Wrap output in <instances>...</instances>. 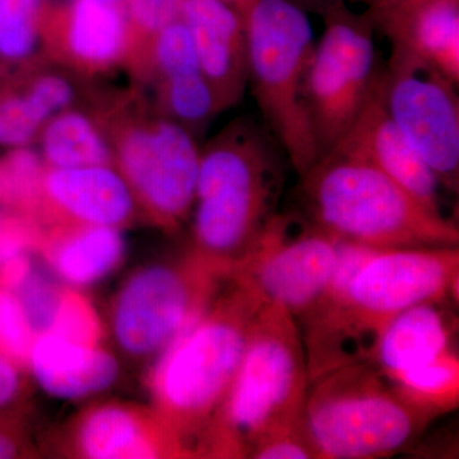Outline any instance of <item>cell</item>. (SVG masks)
I'll return each mask as SVG.
<instances>
[{"label": "cell", "mask_w": 459, "mask_h": 459, "mask_svg": "<svg viewBox=\"0 0 459 459\" xmlns=\"http://www.w3.org/2000/svg\"><path fill=\"white\" fill-rule=\"evenodd\" d=\"M35 338L16 295L0 285V352L13 362H27Z\"/></svg>", "instance_id": "obj_30"}, {"label": "cell", "mask_w": 459, "mask_h": 459, "mask_svg": "<svg viewBox=\"0 0 459 459\" xmlns=\"http://www.w3.org/2000/svg\"><path fill=\"white\" fill-rule=\"evenodd\" d=\"M45 36L62 41L74 65L92 71L117 65L133 41L122 5L99 0L53 3Z\"/></svg>", "instance_id": "obj_15"}, {"label": "cell", "mask_w": 459, "mask_h": 459, "mask_svg": "<svg viewBox=\"0 0 459 459\" xmlns=\"http://www.w3.org/2000/svg\"><path fill=\"white\" fill-rule=\"evenodd\" d=\"M51 0H0V57L7 63L30 59L44 40Z\"/></svg>", "instance_id": "obj_25"}, {"label": "cell", "mask_w": 459, "mask_h": 459, "mask_svg": "<svg viewBox=\"0 0 459 459\" xmlns=\"http://www.w3.org/2000/svg\"><path fill=\"white\" fill-rule=\"evenodd\" d=\"M444 303H422L401 313L383 332L369 361L392 377L452 350L455 327Z\"/></svg>", "instance_id": "obj_19"}, {"label": "cell", "mask_w": 459, "mask_h": 459, "mask_svg": "<svg viewBox=\"0 0 459 459\" xmlns=\"http://www.w3.org/2000/svg\"><path fill=\"white\" fill-rule=\"evenodd\" d=\"M340 247L303 213L277 212L230 277L298 322L325 298Z\"/></svg>", "instance_id": "obj_9"}, {"label": "cell", "mask_w": 459, "mask_h": 459, "mask_svg": "<svg viewBox=\"0 0 459 459\" xmlns=\"http://www.w3.org/2000/svg\"><path fill=\"white\" fill-rule=\"evenodd\" d=\"M386 377L402 397L435 419L458 407L459 359L453 349Z\"/></svg>", "instance_id": "obj_23"}, {"label": "cell", "mask_w": 459, "mask_h": 459, "mask_svg": "<svg viewBox=\"0 0 459 459\" xmlns=\"http://www.w3.org/2000/svg\"><path fill=\"white\" fill-rule=\"evenodd\" d=\"M20 388L18 377L13 361L0 352V407L13 400Z\"/></svg>", "instance_id": "obj_36"}, {"label": "cell", "mask_w": 459, "mask_h": 459, "mask_svg": "<svg viewBox=\"0 0 459 459\" xmlns=\"http://www.w3.org/2000/svg\"><path fill=\"white\" fill-rule=\"evenodd\" d=\"M289 2H291L296 7L303 9L304 12H314L320 16H325L329 12L344 5V0H289Z\"/></svg>", "instance_id": "obj_37"}, {"label": "cell", "mask_w": 459, "mask_h": 459, "mask_svg": "<svg viewBox=\"0 0 459 459\" xmlns=\"http://www.w3.org/2000/svg\"><path fill=\"white\" fill-rule=\"evenodd\" d=\"M45 169L27 147L13 148L0 160V204L32 207L41 198Z\"/></svg>", "instance_id": "obj_27"}, {"label": "cell", "mask_w": 459, "mask_h": 459, "mask_svg": "<svg viewBox=\"0 0 459 459\" xmlns=\"http://www.w3.org/2000/svg\"><path fill=\"white\" fill-rule=\"evenodd\" d=\"M157 84L162 117L184 126L192 134L220 113L213 91L199 71L165 78L157 81Z\"/></svg>", "instance_id": "obj_24"}, {"label": "cell", "mask_w": 459, "mask_h": 459, "mask_svg": "<svg viewBox=\"0 0 459 459\" xmlns=\"http://www.w3.org/2000/svg\"><path fill=\"white\" fill-rule=\"evenodd\" d=\"M16 455V446L11 439L0 434V459L11 458Z\"/></svg>", "instance_id": "obj_40"}, {"label": "cell", "mask_w": 459, "mask_h": 459, "mask_svg": "<svg viewBox=\"0 0 459 459\" xmlns=\"http://www.w3.org/2000/svg\"><path fill=\"white\" fill-rule=\"evenodd\" d=\"M222 295L161 352L152 392L162 424L181 448L204 437L237 376L247 334L263 301L230 277Z\"/></svg>", "instance_id": "obj_5"}, {"label": "cell", "mask_w": 459, "mask_h": 459, "mask_svg": "<svg viewBox=\"0 0 459 459\" xmlns=\"http://www.w3.org/2000/svg\"><path fill=\"white\" fill-rule=\"evenodd\" d=\"M368 2L370 4L369 11H380V9L400 7L413 0H368Z\"/></svg>", "instance_id": "obj_38"}, {"label": "cell", "mask_w": 459, "mask_h": 459, "mask_svg": "<svg viewBox=\"0 0 459 459\" xmlns=\"http://www.w3.org/2000/svg\"><path fill=\"white\" fill-rule=\"evenodd\" d=\"M455 86L427 60L392 44L382 75L386 110L451 193H457L459 181V101Z\"/></svg>", "instance_id": "obj_11"}, {"label": "cell", "mask_w": 459, "mask_h": 459, "mask_svg": "<svg viewBox=\"0 0 459 459\" xmlns=\"http://www.w3.org/2000/svg\"><path fill=\"white\" fill-rule=\"evenodd\" d=\"M78 446L84 457L92 459L156 458L165 446L178 453L174 444L156 437L137 413L115 404L99 407L84 418Z\"/></svg>", "instance_id": "obj_20"}, {"label": "cell", "mask_w": 459, "mask_h": 459, "mask_svg": "<svg viewBox=\"0 0 459 459\" xmlns=\"http://www.w3.org/2000/svg\"><path fill=\"white\" fill-rule=\"evenodd\" d=\"M289 164L282 144L253 117L217 134L199 159L193 255L230 276L279 212Z\"/></svg>", "instance_id": "obj_2"}, {"label": "cell", "mask_w": 459, "mask_h": 459, "mask_svg": "<svg viewBox=\"0 0 459 459\" xmlns=\"http://www.w3.org/2000/svg\"><path fill=\"white\" fill-rule=\"evenodd\" d=\"M246 23L247 84L262 122L301 177L318 160L305 102V81L316 48L309 18L289 0H256Z\"/></svg>", "instance_id": "obj_7"}, {"label": "cell", "mask_w": 459, "mask_h": 459, "mask_svg": "<svg viewBox=\"0 0 459 459\" xmlns=\"http://www.w3.org/2000/svg\"><path fill=\"white\" fill-rule=\"evenodd\" d=\"M27 362L41 388L65 400L99 394L113 385L119 374L110 353L53 333L36 336Z\"/></svg>", "instance_id": "obj_18"}, {"label": "cell", "mask_w": 459, "mask_h": 459, "mask_svg": "<svg viewBox=\"0 0 459 459\" xmlns=\"http://www.w3.org/2000/svg\"><path fill=\"white\" fill-rule=\"evenodd\" d=\"M99 2L108 3V4L123 5L126 0H99Z\"/></svg>", "instance_id": "obj_41"}, {"label": "cell", "mask_w": 459, "mask_h": 459, "mask_svg": "<svg viewBox=\"0 0 459 459\" xmlns=\"http://www.w3.org/2000/svg\"><path fill=\"white\" fill-rule=\"evenodd\" d=\"M114 160L133 195L165 228H177L195 205L201 151L195 135L162 115L129 124Z\"/></svg>", "instance_id": "obj_12"}, {"label": "cell", "mask_w": 459, "mask_h": 459, "mask_svg": "<svg viewBox=\"0 0 459 459\" xmlns=\"http://www.w3.org/2000/svg\"><path fill=\"white\" fill-rule=\"evenodd\" d=\"M309 385L300 328L285 307L263 304L246 351L202 446L219 457L249 458L256 444L298 427Z\"/></svg>", "instance_id": "obj_4"}, {"label": "cell", "mask_w": 459, "mask_h": 459, "mask_svg": "<svg viewBox=\"0 0 459 459\" xmlns=\"http://www.w3.org/2000/svg\"><path fill=\"white\" fill-rule=\"evenodd\" d=\"M458 247L376 249L342 286L298 320L309 383L369 361L392 320L422 303L457 300Z\"/></svg>", "instance_id": "obj_1"}, {"label": "cell", "mask_w": 459, "mask_h": 459, "mask_svg": "<svg viewBox=\"0 0 459 459\" xmlns=\"http://www.w3.org/2000/svg\"><path fill=\"white\" fill-rule=\"evenodd\" d=\"M22 91L47 123L60 111L71 108L75 98L71 81L54 72L36 75Z\"/></svg>", "instance_id": "obj_33"}, {"label": "cell", "mask_w": 459, "mask_h": 459, "mask_svg": "<svg viewBox=\"0 0 459 459\" xmlns=\"http://www.w3.org/2000/svg\"><path fill=\"white\" fill-rule=\"evenodd\" d=\"M382 75L351 128L332 152L356 157L373 165L429 210L446 216L443 211L442 184L386 110Z\"/></svg>", "instance_id": "obj_13"}, {"label": "cell", "mask_w": 459, "mask_h": 459, "mask_svg": "<svg viewBox=\"0 0 459 459\" xmlns=\"http://www.w3.org/2000/svg\"><path fill=\"white\" fill-rule=\"evenodd\" d=\"M325 32L314 48L305 81V102L318 160L351 128L382 75L369 13L346 7L323 16ZM316 160V161H318Z\"/></svg>", "instance_id": "obj_8"}, {"label": "cell", "mask_w": 459, "mask_h": 459, "mask_svg": "<svg viewBox=\"0 0 459 459\" xmlns=\"http://www.w3.org/2000/svg\"><path fill=\"white\" fill-rule=\"evenodd\" d=\"M183 0H126L122 5L135 36L150 40L155 33L174 21L180 20Z\"/></svg>", "instance_id": "obj_32"}, {"label": "cell", "mask_w": 459, "mask_h": 459, "mask_svg": "<svg viewBox=\"0 0 459 459\" xmlns=\"http://www.w3.org/2000/svg\"><path fill=\"white\" fill-rule=\"evenodd\" d=\"M42 159L49 168L110 165L113 146L89 115L74 108L60 111L42 126Z\"/></svg>", "instance_id": "obj_22"}, {"label": "cell", "mask_w": 459, "mask_h": 459, "mask_svg": "<svg viewBox=\"0 0 459 459\" xmlns=\"http://www.w3.org/2000/svg\"><path fill=\"white\" fill-rule=\"evenodd\" d=\"M180 18L192 35L199 71L220 111L234 107L247 87L246 18L221 0H183Z\"/></svg>", "instance_id": "obj_14"}, {"label": "cell", "mask_w": 459, "mask_h": 459, "mask_svg": "<svg viewBox=\"0 0 459 459\" xmlns=\"http://www.w3.org/2000/svg\"><path fill=\"white\" fill-rule=\"evenodd\" d=\"M126 243L119 229L78 225L48 249L54 271L65 282L87 286L104 279L122 262Z\"/></svg>", "instance_id": "obj_21"}, {"label": "cell", "mask_w": 459, "mask_h": 459, "mask_svg": "<svg viewBox=\"0 0 459 459\" xmlns=\"http://www.w3.org/2000/svg\"><path fill=\"white\" fill-rule=\"evenodd\" d=\"M223 272L192 255L180 265H152L133 274L115 300L113 331L124 351L162 352L204 312Z\"/></svg>", "instance_id": "obj_10"}, {"label": "cell", "mask_w": 459, "mask_h": 459, "mask_svg": "<svg viewBox=\"0 0 459 459\" xmlns=\"http://www.w3.org/2000/svg\"><path fill=\"white\" fill-rule=\"evenodd\" d=\"M41 197L78 225L119 228L131 219L135 207L128 183L110 165L48 168Z\"/></svg>", "instance_id": "obj_16"}, {"label": "cell", "mask_w": 459, "mask_h": 459, "mask_svg": "<svg viewBox=\"0 0 459 459\" xmlns=\"http://www.w3.org/2000/svg\"><path fill=\"white\" fill-rule=\"evenodd\" d=\"M255 459L316 458L312 444L305 434L303 424L265 437L250 453Z\"/></svg>", "instance_id": "obj_34"}, {"label": "cell", "mask_w": 459, "mask_h": 459, "mask_svg": "<svg viewBox=\"0 0 459 459\" xmlns=\"http://www.w3.org/2000/svg\"><path fill=\"white\" fill-rule=\"evenodd\" d=\"M377 31L459 81V0H413L400 7L368 11Z\"/></svg>", "instance_id": "obj_17"}, {"label": "cell", "mask_w": 459, "mask_h": 459, "mask_svg": "<svg viewBox=\"0 0 459 459\" xmlns=\"http://www.w3.org/2000/svg\"><path fill=\"white\" fill-rule=\"evenodd\" d=\"M221 2L234 8L241 16L246 18L247 12H249V9L252 8L256 0H221Z\"/></svg>", "instance_id": "obj_39"}, {"label": "cell", "mask_w": 459, "mask_h": 459, "mask_svg": "<svg viewBox=\"0 0 459 459\" xmlns=\"http://www.w3.org/2000/svg\"><path fill=\"white\" fill-rule=\"evenodd\" d=\"M44 117L22 90L0 96V147H27L40 134Z\"/></svg>", "instance_id": "obj_29"}, {"label": "cell", "mask_w": 459, "mask_h": 459, "mask_svg": "<svg viewBox=\"0 0 459 459\" xmlns=\"http://www.w3.org/2000/svg\"><path fill=\"white\" fill-rule=\"evenodd\" d=\"M434 420L402 397L370 361L310 382L301 412L305 434L322 459L389 457L412 446Z\"/></svg>", "instance_id": "obj_6"}, {"label": "cell", "mask_w": 459, "mask_h": 459, "mask_svg": "<svg viewBox=\"0 0 459 459\" xmlns=\"http://www.w3.org/2000/svg\"><path fill=\"white\" fill-rule=\"evenodd\" d=\"M38 241V234L31 225L0 213V272L30 256Z\"/></svg>", "instance_id": "obj_35"}, {"label": "cell", "mask_w": 459, "mask_h": 459, "mask_svg": "<svg viewBox=\"0 0 459 459\" xmlns=\"http://www.w3.org/2000/svg\"><path fill=\"white\" fill-rule=\"evenodd\" d=\"M48 333L74 342L98 346L101 327L89 301L74 292H65L56 320Z\"/></svg>", "instance_id": "obj_31"}, {"label": "cell", "mask_w": 459, "mask_h": 459, "mask_svg": "<svg viewBox=\"0 0 459 459\" xmlns=\"http://www.w3.org/2000/svg\"><path fill=\"white\" fill-rule=\"evenodd\" d=\"M304 216L341 243L374 249L458 247L449 217L429 210L385 172L331 152L300 177Z\"/></svg>", "instance_id": "obj_3"}, {"label": "cell", "mask_w": 459, "mask_h": 459, "mask_svg": "<svg viewBox=\"0 0 459 459\" xmlns=\"http://www.w3.org/2000/svg\"><path fill=\"white\" fill-rule=\"evenodd\" d=\"M148 65L157 81L199 71L195 42L181 18L148 40Z\"/></svg>", "instance_id": "obj_26"}, {"label": "cell", "mask_w": 459, "mask_h": 459, "mask_svg": "<svg viewBox=\"0 0 459 459\" xmlns=\"http://www.w3.org/2000/svg\"><path fill=\"white\" fill-rule=\"evenodd\" d=\"M12 292L20 301L35 336L48 333L56 320L65 292L33 268Z\"/></svg>", "instance_id": "obj_28"}]
</instances>
